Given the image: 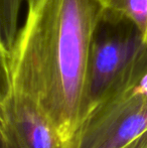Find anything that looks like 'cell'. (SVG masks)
Listing matches in <instances>:
<instances>
[{"instance_id":"6da1fadb","label":"cell","mask_w":147,"mask_h":148,"mask_svg":"<svg viewBox=\"0 0 147 148\" xmlns=\"http://www.w3.org/2000/svg\"><path fill=\"white\" fill-rule=\"evenodd\" d=\"M105 0H40L28 6L9 49H1V91L28 97L71 148L89 106L91 49Z\"/></svg>"},{"instance_id":"7a4b0ae2","label":"cell","mask_w":147,"mask_h":148,"mask_svg":"<svg viewBox=\"0 0 147 148\" xmlns=\"http://www.w3.org/2000/svg\"><path fill=\"white\" fill-rule=\"evenodd\" d=\"M71 148H147V51L89 108Z\"/></svg>"},{"instance_id":"3957f363","label":"cell","mask_w":147,"mask_h":148,"mask_svg":"<svg viewBox=\"0 0 147 148\" xmlns=\"http://www.w3.org/2000/svg\"><path fill=\"white\" fill-rule=\"evenodd\" d=\"M146 51L147 43L137 26L106 6L91 49L88 110L125 77Z\"/></svg>"},{"instance_id":"277c9868","label":"cell","mask_w":147,"mask_h":148,"mask_svg":"<svg viewBox=\"0 0 147 148\" xmlns=\"http://www.w3.org/2000/svg\"><path fill=\"white\" fill-rule=\"evenodd\" d=\"M1 148H65L41 108L20 94L0 93Z\"/></svg>"},{"instance_id":"5b68a950","label":"cell","mask_w":147,"mask_h":148,"mask_svg":"<svg viewBox=\"0 0 147 148\" xmlns=\"http://www.w3.org/2000/svg\"><path fill=\"white\" fill-rule=\"evenodd\" d=\"M107 8L130 19L147 43V0H105Z\"/></svg>"},{"instance_id":"8992f818","label":"cell","mask_w":147,"mask_h":148,"mask_svg":"<svg viewBox=\"0 0 147 148\" xmlns=\"http://www.w3.org/2000/svg\"><path fill=\"white\" fill-rule=\"evenodd\" d=\"M21 2L22 0H0L1 49H9L17 35Z\"/></svg>"},{"instance_id":"52a82bcc","label":"cell","mask_w":147,"mask_h":148,"mask_svg":"<svg viewBox=\"0 0 147 148\" xmlns=\"http://www.w3.org/2000/svg\"><path fill=\"white\" fill-rule=\"evenodd\" d=\"M39 1H40V0H26V2H27V7H28V6L36 5Z\"/></svg>"}]
</instances>
